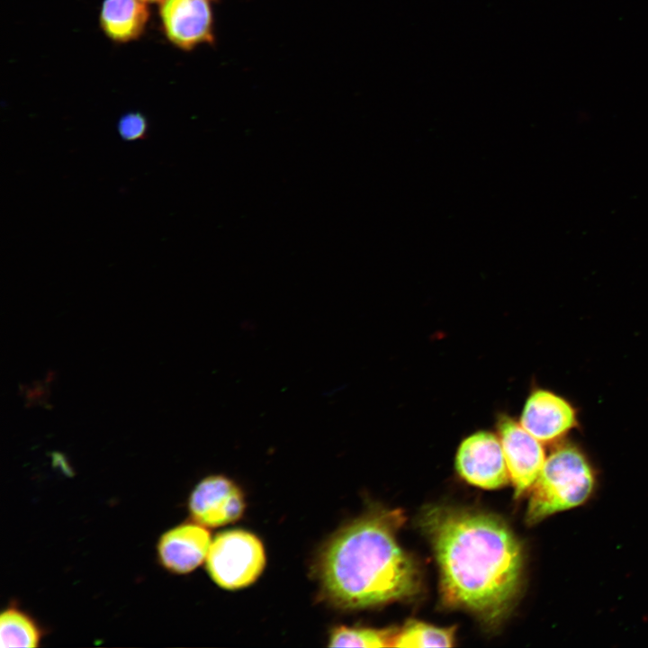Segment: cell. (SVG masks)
<instances>
[{
  "instance_id": "6da1fadb",
  "label": "cell",
  "mask_w": 648,
  "mask_h": 648,
  "mask_svg": "<svg viewBox=\"0 0 648 648\" xmlns=\"http://www.w3.org/2000/svg\"><path fill=\"white\" fill-rule=\"evenodd\" d=\"M420 526L432 544L444 602L496 624L510 610L520 586L519 541L498 517L431 507Z\"/></svg>"
},
{
  "instance_id": "7a4b0ae2",
  "label": "cell",
  "mask_w": 648,
  "mask_h": 648,
  "mask_svg": "<svg viewBox=\"0 0 648 648\" xmlns=\"http://www.w3.org/2000/svg\"><path fill=\"white\" fill-rule=\"evenodd\" d=\"M402 522L400 511L379 512L353 521L331 537L318 564L321 590L330 603L362 609L418 592V568L396 539Z\"/></svg>"
},
{
  "instance_id": "3957f363",
  "label": "cell",
  "mask_w": 648,
  "mask_h": 648,
  "mask_svg": "<svg viewBox=\"0 0 648 648\" xmlns=\"http://www.w3.org/2000/svg\"><path fill=\"white\" fill-rule=\"evenodd\" d=\"M594 483L593 470L583 452L573 444H561L545 459L530 490L526 522L535 525L582 504L590 497Z\"/></svg>"
},
{
  "instance_id": "277c9868",
  "label": "cell",
  "mask_w": 648,
  "mask_h": 648,
  "mask_svg": "<svg viewBox=\"0 0 648 648\" xmlns=\"http://www.w3.org/2000/svg\"><path fill=\"white\" fill-rule=\"evenodd\" d=\"M266 562L264 545L256 535L232 529L217 535L212 541L206 567L217 585L234 590L254 583L264 571Z\"/></svg>"
},
{
  "instance_id": "5b68a950",
  "label": "cell",
  "mask_w": 648,
  "mask_h": 648,
  "mask_svg": "<svg viewBox=\"0 0 648 648\" xmlns=\"http://www.w3.org/2000/svg\"><path fill=\"white\" fill-rule=\"evenodd\" d=\"M455 467L463 479L483 489L500 488L509 480L500 437L488 431H478L463 440Z\"/></svg>"
},
{
  "instance_id": "8992f818",
  "label": "cell",
  "mask_w": 648,
  "mask_h": 648,
  "mask_svg": "<svg viewBox=\"0 0 648 648\" xmlns=\"http://www.w3.org/2000/svg\"><path fill=\"white\" fill-rule=\"evenodd\" d=\"M497 425L515 498H519L537 480L546 459L544 450L542 442L512 418L501 415Z\"/></svg>"
},
{
  "instance_id": "52a82bcc",
  "label": "cell",
  "mask_w": 648,
  "mask_h": 648,
  "mask_svg": "<svg viewBox=\"0 0 648 648\" xmlns=\"http://www.w3.org/2000/svg\"><path fill=\"white\" fill-rule=\"evenodd\" d=\"M159 16L166 39L189 51L214 41L213 13L209 0H162Z\"/></svg>"
},
{
  "instance_id": "ba28073f",
  "label": "cell",
  "mask_w": 648,
  "mask_h": 648,
  "mask_svg": "<svg viewBox=\"0 0 648 648\" xmlns=\"http://www.w3.org/2000/svg\"><path fill=\"white\" fill-rule=\"evenodd\" d=\"M519 423L544 444L561 441L579 424L572 403L546 389H536L529 394Z\"/></svg>"
},
{
  "instance_id": "9c48e42d",
  "label": "cell",
  "mask_w": 648,
  "mask_h": 648,
  "mask_svg": "<svg viewBox=\"0 0 648 648\" xmlns=\"http://www.w3.org/2000/svg\"><path fill=\"white\" fill-rule=\"evenodd\" d=\"M245 506L242 490L222 475H212L202 480L188 500L193 519L207 527H217L238 520Z\"/></svg>"
},
{
  "instance_id": "30bf717a",
  "label": "cell",
  "mask_w": 648,
  "mask_h": 648,
  "mask_svg": "<svg viewBox=\"0 0 648 648\" xmlns=\"http://www.w3.org/2000/svg\"><path fill=\"white\" fill-rule=\"evenodd\" d=\"M212 544L210 533L198 523H185L164 533L158 555L164 568L176 574L195 570L206 560Z\"/></svg>"
},
{
  "instance_id": "8fae6325",
  "label": "cell",
  "mask_w": 648,
  "mask_h": 648,
  "mask_svg": "<svg viewBox=\"0 0 648 648\" xmlns=\"http://www.w3.org/2000/svg\"><path fill=\"white\" fill-rule=\"evenodd\" d=\"M148 17L147 3L142 0H104L100 26L110 40L125 43L143 34Z\"/></svg>"
},
{
  "instance_id": "7c38bea8",
  "label": "cell",
  "mask_w": 648,
  "mask_h": 648,
  "mask_svg": "<svg viewBox=\"0 0 648 648\" xmlns=\"http://www.w3.org/2000/svg\"><path fill=\"white\" fill-rule=\"evenodd\" d=\"M42 631L36 621L18 607L12 605L0 616L1 647H36Z\"/></svg>"
},
{
  "instance_id": "4fadbf2b",
  "label": "cell",
  "mask_w": 648,
  "mask_h": 648,
  "mask_svg": "<svg viewBox=\"0 0 648 648\" xmlns=\"http://www.w3.org/2000/svg\"><path fill=\"white\" fill-rule=\"evenodd\" d=\"M454 627L441 628L409 620L393 637L392 647H451Z\"/></svg>"
},
{
  "instance_id": "5bb4252c",
  "label": "cell",
  "mask_w": 648,
  "mask_h": 648,
  "mask_svg": "<svg viewBox=\"0 0 648 648\" xmlns=\"http://www.w3.org/2000/svg\"><path fill=\"white\" fill-rule=\"evenodd\" d=\"M397 630L338 626L329 635L330 647H392Z\"/></svg>"
},
{
  "instance_id": "9a60e30c",
  "label": "cell",
  "mask_w": 648,
  "mask_h": 648,
  "mask_svg": "<svg viewBox=\"0 0 648 648\" xmlns=\"http://www.w3.org/2000/svg\"><path fill=\"white\" fill-rule=\"evenodd\" d=\"M117 130L120 137L126 141L143 139L148 131L146 117L139 112L123 114L118 121Z\"/></svg>"
},
{
  "instance_id": "2e32d148",
  "label": "cell",
  "mask_w": 648,
  "mask_h": 648,
  "mask_svg": "<svg viewBox=\"0 0 648 648\" xmlns=\"http://www.w3.org/2000/svg\"><path fill=\"white\" fill-rule=\"evenodd\" d=\"M142 1H144L145 3H147V4H148V3H157V2H161L162 0H142Z\"/></svg>"
}]
</instances>
